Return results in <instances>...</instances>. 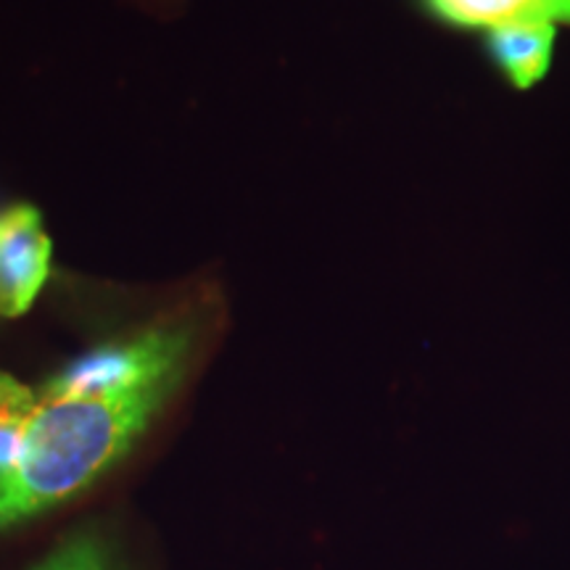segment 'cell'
<instances>
[{
    "label": "cell",
    "instance_id": "cell-2",
    "mask_svg": "<svg viewBox=\"0 0 570 570\" xmlns=\"http://www.w3.org/2000/svg\"><path fill=\"white\" fill-rule=\"evenodd\" d=\"M51 238L32 204H13L0 214V317L30 309L51 275Z\"/></svg>",
    "mask_w": 570,
    "mask_h": 570
},
{
    "label": "cell",
    "instance_id": "cell-6",
    "mask_svg": "<svg viewBox=\"0 0 570 570\" xmlns=\"http://www.w3.org/2000/svg\"><path fill=\"white\" fill-rule=\"evenodd\" d=\"M35 570H125L111 539L101 529L75 531Z\"/></svg>",
    "mask_w": 570,
    "mask_h": 570
},
{
    "label": "cell",
    "instance_id": "cell-5",
    "mask_svg": "<svg viewBox=\"0 0 570 570\" xmlns=\"http://www.w3.org/2000/svg\"><path fill=\"white\" fill-rule=\"evenodd\" d=\"M35 407H38V391L0 370V479L19 458L21 439Z\"/></svg>",
    "mask_w": 570,
    "mask_h": 570
},
{
    "label": "cell",
    "instance_id": "cell-3",
    "mask_svg": "<svg viewBox=\"0 0 570 570\" xmlns=\"http://www.w3.org/2000/svg\"><path fill=\"white\" fill-rule=\"evenodd\" d=\"M454 27L497 30L512 24H570V0H423Z\"/></svg>",
    "mask_w": 570,
    "mask_h": 570
},
{
    "label": "cell",
    "instance_id": "cell-1",
    "mask_svg": "<svg viewBox=\"0 0 570 570\" xmlns=\"http://www.w3.org/2000/svg\"><path fill=\"white\" fill-rule=\"evenodd\" d=\"M206 309L177 306L80 356L38 391L19 458L0 479V531L82 494L130 452L185 381Z\"/></svg>",
    "mask_w": 570,
    "mask_h": 570
},
{
    "label": "cell",
    "instance_id": "cell-4",
    "mask_svg": "<svg viewBox=\"0 0 570 570\" xmlns=\"http://www.w3.org/2000/svg\"><path fill=\"white\" fill-rule=\"evenodd\" d=\"M554 24H512L489 30V51L518 88H531L552 61Z\"/></svg>",
    "mask_w": 570,
    "mask_h": 570
}]
</instances>
